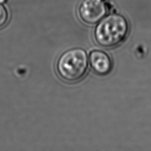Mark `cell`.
<instances>
[{"instance_id":"277c9868","label":"cell","mask_w":151,"mask_h":151,"mask_svg":"<svg viewBox=\"0 0 151 151\" xmlns=\"http://www.w3.org/2000/svg\"><path fill=\"white\" fill-rule=\"evenodd\" d=\"M90 64L93 70L99 75L106 76L113 68V61L110 56L101 50H93L90 53Z\"/></svg>"},{"instance_id":"5b68a950","label":"cell","mask_w":151,"mask_h":151,"mask_svg":"<svg viewBox=\"0 0 151 151\" xmlns=\"http://www.w3.org/2000/svg\"><path fill=\"white\" fill-rule=\"evenodd\" d=\"M8 19V14L5 6L0 4V28L3 27Z\"/></svg>"},{"instance_id":"7a4b0ae2","label":"cell","mask_w":151,"mask_h":151,"mask_svg":"<svg viewBox=\"0 0 151 151\" xmlns=\"http://www.w3.org/2000/svg\"><path fill=\"white\" fill-rule=\"evenodd\" d=\"M88 67L87 52L81 48H74L65 51L59 57L56 64L58 76L63 80L70 83L82 79L86 74Z\"/></svg>"},{"instance_id":"8992f818","label":"cell","mask_w":151,"mask_h":151,"mask_svg":"<svg viewBox=\"0 0 151 151\" xmlns=\"http://www.w3.org/2000/svg\"><path fill=\"white\" fill-rule=\"evenodd\" d=\"M6 0H0V3H2L4 2H5Z\"/></svg>"},{"instance_id":"6da1fadb","label":"cell","mask_w":151,"mask_h":151,"mask_svg":"<svg viewBox=\"0 0 151 151\" xmlns=\"http://www.w3.org/2000/svg\"><path fill=\"white\" fill-rule=\"evenodd\" d=\"M129 24L120 14H112L103 18L94 30L97 43L105 48H113L123 42L128 35Z\"/></svg>"},{"instance_id":"3957f363","label":"cell","mask_w":151,"mask_h":151,"mask_svg":"<svg viewBox=\"0 0 151 151\" xmlns=\"http://www.w3.org/2000/svg\"><path fill=\"white\" fill-rule=\"evenodd\" d=\"M108 8L101 0H84L78 9L81 20L88 24H95L100 21L108 12Z\"/></svg>"}]
</instances>
